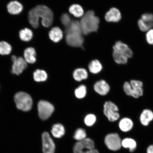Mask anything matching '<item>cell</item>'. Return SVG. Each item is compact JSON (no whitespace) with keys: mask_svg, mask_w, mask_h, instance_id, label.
<instances>
[{"mask_svg":"<svg viewBox=\"0 0 153 153\" xmlns=\"http://www.w3.org/2000/svg\"><path fill=\"white\" fill-rule=\"evenodd\" d=\"M48 75L45 71L37 70L33 73V78L35 81L37 82L45 81L47 79Z\"/></svg>","mask_w":153,"mask_h":153,"instance_id":"cell-27","label":"cell"},{"mask_svg":"<svg viewBox=\"0 0 153 153\" xmlns=\"http://www.w3.org/2000/svg\"><path fill=\"white\" fill-rule=\"evenodd\" d=\"M134 122L131 117L124 116L120 120L118 126L120 129L123 132H128L133 128Z\"/></svg>","mask_w":153,"mask_h":153,"instance_id":"cell-16","label":"cell"},{"mask_svg":"<svg viewBox=\"0 0 153 153\" xmlns=\"http://www.w3.org/2000/svg\"><path fill=\"white\" fill-rule=\"evenodd\" d=\"M94 89L99 94L105 96L108 94L109 92L110 87L108 82L104 80H101L95 83Z\"/></svg>","mask_w":153,"mask_h":153,"instance_id":"cell-17","label":"cell"},{"mask_svg":"<svg viewBox=\"0 0 153 153\" xmlns=\"http://www.w3.org/2000/svg\"><path fill=\"white\" fill-rule=\"evenodd\" d=\"M71 14L76 18H81L83 16L84 10L81 5L77 4L71 5L69 8Z\"/></svg>","mask_w":153,"mask_h":153,"instance_id":"cell-23","label":"cell"},{"mask_svg":"<svg viewBox=\"0 0 153 153\" xmlns=\"http://www.w3.org/2000/svg\"><path fill=\"white\" fill-rule=\"evenodd\" d=\"M43 153H54L55 146L54 142L49 134L45 132L42 135Z\"/></svg>","mask_w":153,"mask_h":153,"instance_id":"cell-13","label":"cell"},{"mask_svg":"<svg viewBox=\"0 0 153 153\" xmlns=\"http://www.w3.org/2000/svg\"><path fill=\"white\" fill-rule=\"evenodd\" d=\"M51 132L53 137L59 138L65 134V131L64 126L62 124L57 123L53 126Z\"/></svg>","mask_w":153,"mask_h":153,"instance_id":"cell-21","label":"cell"},{"mask_svg":"<svg viewBox=\"0 0 153 153\" xmlns=\"http://www.w3.org/2000/svg\"><path fill=\"white\" fill-rule=\"evenodd\" d=\"M61 21L63 25L66 28L68 27L72 22L69 15L66 13L62 15Z\"/></svg>","mask_w":153,"mask_h":153,"instance_id":"cell-33","label":"cell"},{"mask_svg":"<svg viewBox=\"0 0 153 153\" xmlns=\"http://www.w3.org/2000/svg\"><path fill=\"white\" fill-rule=\"evenodd\" d=\"M41 19L42 25L45 27H49L52 25L53 19V13L48 7L43 5H38L30 10L29 13L30 23L34 28L39 26V19Z\"/></svg>","mask_w":153,"mask_h":153,"instance_id":"cell-1","label":"cell"},{"mask_svg":"<svg viewBox=\"0 0 153 153\" xmlns=\"http://www.w3.org/2000/svg\"><path fill=\"white\" fill-rule=\"evenodd\" d=\"M19 36L21 40L25 42L30 41L33 37V33L29 29L25 28L21 30L19 33Z\"/></svg>","mask_w":153,"mask_h":153,"instance_id":"cell-26","label":"cell"},{"mask_svg":"<svg viewBox=\"0 0 153 153\" xmlns=\"http://www.w3.org/2000/svg\"><path fill=\"white\" fill-rule=\"evenodd\" d=\"M134 92L133 98L139 99L144 94V83L140 79H133L129 81Z\"/></svg>","mask_w":153,"mask_h":153,"instance_id":"cell-12","label":"cell"},{"mask_svg":"<svg viewBox=\"0 0 153 153\" xmlns=\"http://www.w3.org/2000/svg\"><path fill=\"white\" fill-rule=\"evenodd\" d=\"M119 107L111 101H106L104 105V114L110 122H115L120 119Z\"/></svg>","mask_w":153,"mask_h":153,"instance_id":"cell-6","label":"cell"},{"mask_svg":"<svg viewBox=\"0 0 153 153\" xmlns=\"http://www.w3.org/2000/svg\"><path fill=\"white\" fill-rule=\"evenodd\" d=\"M133 52L127 44L121 41L116 42L113 47L112 56L116 64L125 65L133 56Z\"/></svg>","mask_w":153,"mask_h":153,"instance_id":"cell-2","label":"cell"},{"mask_svg":"<svg viewBox=\"0 0 153 153\" xmlns=\"http://www.w3.org/2000/svg\"><path fill=\"white\" fill-rule=\"evenodd\" d=\"M137 25L141 31L147 32L153 27V14L145 13L143 14L137 22Z\"/></svg>","mask_w":153,"mask_h":153,"instance_id":"cell-10","label":"cell"},{"mask_svg":"<svg viewBox=\"0 0 153 153\" xmlns=\"http://www.w3.org/2000/svg\"><path fill=\"white\" fill-rule=\"evenodd\" d=\"M87 135L85 130L79 128L76 130L74 136V138L76 140L81 141L86 138Z\"/></svg>","mask_w":153,"mask_h":153,"instance_id":"cell-31","label":"cell"},{"mask_svg":"<svg viewBox=\"0 0 153 153\" xmlns=\"http://www.w3.org/2000/svg\"><path fill=\"white\" fill-rule=\"evenodd\" d=\"M74 153H99L95 148L94 143L92 140L85 138L78 141L74 146Z\"/></svg>","mask_w":153,"mask_h":153,"instance_id":"cell-7","label":"cell"},{"mask_svg":"<svg viewBox=\"0 0 153 153\" xmlns=\"http://www.w3.org/2000/svg\"><path fill=\"white\" fill-rule=\"evenodd\" d=\"M49 35L51 41L55 43L58 42L62 39L63 32L60 28L56 27L51 29L49 32Z\"/></svg>","mask_w":153,"mask_h":153,"instance_id":"cell-19","label":"cell"},{"mask_svg":"<svg viewBox=\"0 0 153 153\" xmlns=\"http://www.w3.org/2000/svg\"><path fill=\"white\" fill-rule=\"evenodd\" d=\"M36 53L34 48L30 47L25 50L24 52V59L27 63L34 64L36 61Z\"/></svg>","mask_w":153,"mask_h":153,"instance_id":"cell-20","label":"cell"},{"mask_svg":"<svg viewBox=\"0 0 153 153\" xmlns=\"http://www.w3.org/2000/svg\"><path fill=\"white\" fill-rule=\"evenodd\" d=\"M73 77L76 81L78 82L87 79L88 77L87 71L83 68L76 69L74 72Z\"/></svg>","mask_w":153,"mask_h":153,"instance_id":"cell-22","label":"cell"},{"mask_svg":"<svg viewBox=\"0 0 153 153\" xmlns=\"http://www.w3.org/2000/svg\"><path fill=\"white\" fill-rule=\"evenodd\" d=\"M137 145L136 142L133 139L126 138L122 141V146L125 148H128L131 152L135 150Z\"/></svg>","mask_w":153,"mask_h":153,"instance_id":"cell-24","label":"cell"},{"mask_svg":"<svg viewBox=\"0 0 153 153\" xmlns=\"http://www.w3.org/2000/svg\"><path fill=\"white\" fill-rule=\"evenodd\" d=\"M122 14L116 7H112L105 14V19L106 22H118L121 20Z\"/></svg>","mask_w":153,"mask_h":153,"instance_id":"cell-15","label":"cell"},{"mask_svg":"<svg viewBox=\"0 0 153 153\" xmlns=\"http://www.w3.org/2000/svg\"><path fill=\"white\" fill-rule=\"evenodd\" d=\"M14 100L17 108L24 111H28L32 108L33 101L31 97L24 92H19L15 95Z\"/></svg>","mask_w":153,"mask_h":153,"instance_id":"cell-5","label":"cell"},{"mask_svg":"<svg viewBox=\"0 0 153 153\" xmlns=\"http://www.w3.org/2000/svg\"><path fill=\"white\" fill-rule=\"evenodd\" d=\"M12 50V47L7 42H0V54L1 55H9Z\"/></svg>","mask_w":153,"mask_h":153,"instance_id":"cell-29","label":"cell"},{"mask_svg":"<svg viewBox=\"0 0 153 153\" xmlns=\"http://www.w3.org/2000/svg\"><path fill=\"white\" fill-rule=\"evenodd\" d=\"M146 40L147 43L150 45H153V28L151 29L146 32Z\"/></svg>","mask_w":153,"mask_h":153,"instance_id":"cell-34","label":"cell"},{"mask_svg":"<svg viewBox=\"0 0 153 153\" xmlns=\"http://www.w3.org/2000/svg\"><path fill=\"white\" fill-rule=\"evenodd\" d=\"M139 117L141 124L146 127L153 121V111L149 108H144L141 111Z\"/></svg>","mask_w":153,"mask_h":153,"instance_id":"cell-14","label":"cell"},{"mask_svg":"<svg viewBox=\"0 0 153 153\" xmlns=\"http://www.w3.org/2000/svg\"><path fill=\"white\" fill-rule=\"evenodd\" d=\"M38 115L41 119L45 120L50 117L54 110L53 105L48 101L41 100L38 104Z\"/></svg>","mask_w":153,"mask_h":153,"instance_id":"cell-8","label":"cell"},{"mask_svg":"<svg viewBox=\"0 0 153 153\" xmlns=\"http://www.w3.org/2000/svg\"><path fill=\"white\" fill-rule=\"evenodd\" d=\"M147 153H153V145H150L147 149Z\"/></svg>","mask_w":153,"mask_h":153,"instance_id":"cell-35","label":"cell"},{"mask_svg":"<svg viewBox=\"0 0 153 153\" xmlns=\"http://www.w3.org/2000/svg\"><path fill=\"white\" fill-rule=\"evenodd\" d=\"M66 43L70 46L82 47L84 43V38L79 22L72 21L66 29Z\"/></svg>","mask_w":153,"mask_h":153,"instance_id":"cell-3","label":"cell"},{"mask_svg":"<svg viewBox=\"0 0 153 153\" xmlns=\"http://www.w3.org/2000/svg\"><path fill=\"white\" fill-rule=\"evenodd\" d=\"M122 89L124 94L128 97L133 98L134 92L129 81H126L124 82Z\"/></svg>","mask_w":153,"mask_h":153,"instance_id":"cell-28","label":"cell"},{"mask_svg":"<svg viewBox=\"0 0 153 153\" xmlns=\"http://www.w3.org/2000/svg\"><path fill=\"white\" fill-rule=\"evenodd\" d=\"M122 140L117 133H111L106 136L105 143L110 150L116 151L120 150L122 146Z\"/></svg>","mask_w":153,"mask_h":153,"instance_id":"cell-9","label":"cell"},{"mask_svg":"<svg viewBox=\"0 0 153 153\" xmlns=\"http://www.w3.org/2000/svg\"><path fill=\"white\" fill-rule=\"evenodd\" d=\"M7 7L8 12L13 15L19 14L23 9L22 5L17 1H11L7 5Z\"/></svg>","mask_w":153,"mask_h":153,"instance_id":"cell-18","label":"cell"},{"mask_svg":"<svg viewBox=\"0 0 153 153\" xmlns=\"http://www.w3.org/2000/svg\"><path fill=\"white\" fill-rule=\"evenodd\" d=\"M11 60L13 62L11 72L13 74L19 75L22 74L27 67V62L22 57H17L15 55H13L11 57Z\"/></svg>","mask_w":153,"mask_h":153,"instance_id":"cell-11","label":"cell"},{"mask_svg":"<svg viewBox=\"0 0 153 153\" xmlns=\"http://www.w3.org/2000/svg\"><path fill=\"white\" fill-rule=\"evenodd\" d=\"M87 93V88L85 86L82 85L78 87L75 91L76 97L78 99L84 98L85 96Z\"/></svg>","mask_w":153,"mask_h":153,"instance_id":"cell-30","label":"cell"},{"mask_svg":"<svg viewBox=\"0 0 153 153\" xmlns=\"http://www.w3.org/2000/svg\"><path fill=\"white\" fill-rule=\"evenodd\" d=\"M85 123L88 126H91L94 125L96 121V117L94 114H90L86 116L85 118Z\"/></svg>","mask_w":153,"mask_h":153,"instance_id":"cell-32","label":"cell"},{"mask_svg":"<svg viewBox=\"0 0 153 153\" xmlns=\"http://www.w3.org/2000/svg\"><path fill=\"white\" fill-rule=\"evenodd\" d=\"M89 69L90 72L91 73L98 74L102 70V65L99 60H94L90 63L89 65Z\"/></svg>","mask_w":153,"mask_h":153,"instance_id":"cell-25","label":"cell"},{"mask_svg":"<svg viewBox=\"0 0 153 153\" xmlns=\"http://www.w3.org/2000/svg\"><path fill=\"white\" fill-rule=\"evenodd\" d=\"M100 20L96 16L93 11H87L82 17L79 22L82 33L88 35L92 32H97L98 29Z\"/></svg>","mask_w":153,"mask_h":153,"instance_id":"cell-4","label":"cell"}]
</instances>
